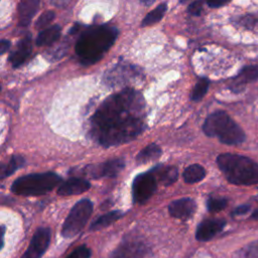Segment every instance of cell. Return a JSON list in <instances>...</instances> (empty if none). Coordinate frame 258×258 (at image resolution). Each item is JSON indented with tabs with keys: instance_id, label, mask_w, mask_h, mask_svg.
<instances>
[{
	"instance_id": "cell-1",
	"label": "cell",
	"mask_w": 258,
	"mask_h": 258,
	"mask_svg": "<svg viewBox=\"0 0 258 258\" xmlns=\"http://www.w3.org/2000/svg\"><path fill=\"white\" fill-rule=\"evenodd\" d=\"M145 103L133 89L109 97L90 120V135L104 147L135 139L145 129Z\"/></svg>"
},
{
	"instance_id": "cell-2",
	"label": "cell",
	"mask_w": 258,
	"mask_h": 258,
	"mask_svg": "<svg viewBox=\"0 0 258 258\" xmlns=\"http://www.w3.org/2000/svg\"><path fill=\"white\" fill-rule=\"evenodd\" d=\"M118 36V29L113 26L100 25L87 29L76 43V53L80 62L90 66L98 61L113 45Z\"/></svg>"
},
{
	"instance_id": "cell-3",
	"label": "cell",
	"mask_w": 258,
	"mask_h": 258,
	"mask_svg": "<svg viewBox=\"0 0 258 258\" xmlns=\"http://www.w3.org/2000/svg\"><path fill=\"white\" fill-rule=\"evenodd\" d=\"M217 164L227 180L233 184L252 185L258 183V163L247 156L223 153L217 157Z\"/></svg>"
},
{
	"instance_id": "cell-4",
	"label": "cell",
	"mask_w": 258,
	"mask_h": 258,
	"mask_svg": "<svg viewBox=\"0 0 258 258\" xmlns=\"http://www.w3.org/2000/svg\"><path fill=\"white\" fill-rule=\"evenodd\" d=\"M203 131L209 137H217L227 145H238L245 141L243 129L224 111L210 114L204 122Z\"/></svg>"
},
{
	"instance_id": "cell-5",
	"label": "cell",
	"mask_w": 258,
	"mask_h": 258,
	"mask_svg": "<svg viewBox=\"0 0 258 258\" xmlns=\"http://www.w3.org/2000/svg\"><path fill=\"white\" fill-rule=\"evenodd\" d=\"M60 182L61 177L54 172L30 173L16 178L11 185V191L24 197L41 196L52 190Z\"/></svg>"
},
{
	"instance_id": "cell-6",
	"label": "cell",
	"mask_w": 258,
	"mask_h": 258,
	"mask_svg": "<svg viewBox=\"0 0 258 258\" xmlns=\"http://www.w3.org/2000/svg\"><path fill=\"white\" fill-rule=\"evenodd\" d=\"M93 212V203L89 199H83L76 203L64 220L61 228L63 238L77 236L86 226Z\"/></svg>"
},
{
	"instance_id": "cell-7",
	"label": "cell",
	"mask_w": 258,
	"mask_h": 258,
	"mask_svg": "<svg viewBox=\"0 0 258 258\" xmlns=\"http://www.w3.org/2000/svg\"><path fill=\"white\" fill-rule=\"evenodd\" d=\"M157 182L158 180L152 169L136 175L132 183L133 202L139 205L146 203L155 192Z\"/></svg>"
},
{
	"instance_id": "cell-8",
	"label": "cell",
	"mask_w": 258,
	"mask_h": 258,
	"mask_svg": "<svg viewBox=\"0 0 258 258\" xmlns=\"http://www.w3.org/2000/svg\"><path fill=\"white\" fill-rule=\"evenodd\" d=\"M148 251L145 242L138 238L128 237L119 244L109 258H145Z\"/></svg>"
},
{
	"instance_id": "cell-9",
	"label": "cell",
	"mask_w": 258,
	"mask_h": 258,
	"mask_svg": "<svg viewBox=\"0 0 258 258\" xmlns=\"http://www.w3.org/2000/svg\"><path fill=\"white\" fill-rule=\"evenodd\" d=\"M50 238V229L39 227L33 234L30 244L21 258H41L49 246Z\"/></svg>"
},
{
	"instance_id": "cell-10",
	"label": "cell",
	"mask_w": 258,
	"mask_h": 258,
	"mask_svg": "<svg viewBox=\"0 0 258 258\" xmlns=\"http://www.w3.org/2000/svg\"><path fill=\"white\" fill-rule=\"evenodd\" d=\"M125 162L122 158H114L108 161L89 165L84 169V172L93 177H115L124 168Z\"/></svg>"
},
{
	"instance_id": "cell-11",
	"label": "cell",
	"mask_w": 258,
	"mask_h": 258,
	"mask_svg": "<svg viewBox=\"0 0 258 258\" xmlns=\"http://www.w3.org/2000/svg\"><path fill=\"white\" fill-rule=\"evenodd\" d=\"M226 226L224 219H207L201 222L196 230V239L206 242L213 239Z\"/></svg>"
},
{
	"instance_id": "cell-12",
	"label": "cell",
	"mask_w": 258,
	"mask_h": 258,
	"mask_svg": "<svg viewBox=\"0 0 258 258\" xmlns=\"http://www.w3.org/2000/svg\"><path fill=\"white\" fill-rule=\"evenodd\" d=\"M196 202L189 198H182L172 201L168 206V213L171 217L179 220L189 219L196 212Z\"/></svg>"
},
{
	"instance_id": "cell-13",
	"label": "cell",
	"mask_w": 258,
	"mask_h": 258,
	"mask_svg": "<svg viewBox=\"0 0 258 258\" xmlns=\"http://www.w3.org/2000/svg\"><path fill=\"white\" fill-rule=\"evenodd\" d=\"M256 80H258V66H246L232 79L229 88L234 93H240L247 84L253 83Z\"/></svg>"
},
{
	"instance_id": "cell-14",
	"label": "cell",
	"mask_w": 258,
	"mask_h": 258,
	"mask_svg": "<svg viewBox=\"0 0 258 258\" xmlns=\"http://www.w3.org/2000/svg\"><path fill=\"white\" fill-rule=\"evenodd\" d=\"M137 76V71L135 69H131L130 66H122L119 64L114 69L108 71L106 75H104V81L107 85L117 86L119 84L125 83L130 79L135 78Z\"/></svg>"
},
{
	"instance_id": "cell-15",
	"label": "cell",
	"mask_w": 258,
	"mask_h": 258,
	"mask_svg": "<svg viewBox=\"0 0 258 258\" xmlns=\"http://www.w3.org/2000/svg\"><path fill=\"white\" fill-rule=\"evenodd\" d=\"M90 187L91 184L87 179L81 177H70L58 186L57 194L59 196L79 195L85 192Z\"/></svg>"
},
{
	"instance_id": "cell-16",
	"label": "cell",
	"mask_w": 258,
	"mask_h": 258,
	"mask_svg": "<svg viewBox=\"0 0 258 258\" xmlns=\"http://www.w3.org/2000/svg\"><path fill=\"white\" fill-rule=\"evenodd\" d=\"M31 37L28 35L26 37H23L17 44L16 49L10 54L9 61L11 62L13 68H18L21 66L27 57L31 53Z\"/></svg>"
},
{
	"instance_id": "cell-17",
	"label": "cell",
	"mask_w": 258,
	"mask_h": 258,
	"mask_svg": "<svg viewBox=\"0 0 258 258\" xmlns=\"http://www.w3.org/2000/svg\"><path fill=\"white\" fill-rule=\"evenodd\" d=\"M39 7V0H22L18 5L19 25L27 26Z\"/></svg>"
},
{
	"instance_id": "cell-18",
	"label": "cell",
	"mask_w": 258,
	"mask_h": 258,
	"mask_svg": "<svg viewBox=\"0 0 258 258\" xmlns=\"http://www.w3.org/2000/svg\"><path fill=\"white\" fill-rule=\"evenodd\" d=\"M157 180L163 185H170L172 184L178 177V169L175 166H163L158 165L152 168Z\"/></svg>"
},
{
	"instance_id": "cell-19",
	"label": "cell",
	"mask_w": 258,
	"mask_h": 258,
	"mask_svg": "<svg viewBox=\"0 0 258 258\" xmlns=\"http://www.w3.org/2000/svg\"><path fill=\"white\" fill-rule=\"evenodd\" d=\"M122 215L123 214L120 211H112V212L106 213L91 224L90 231H98L103 228H106L111 224L115 223L116 221H118L122 217Z\"/></svg>"
},
{
	"instance_id": "cell-20",
	"label": "cell",
	"mask_w": 258,
	"mask_h": 258,
	"mask_svg": "<svg viewBox=\"0 0 258 258\" xmlns=\"http://www.w3.org/2000/svg\"><path fill=\"white\" fill-rule=\"evenodd\" d=\"M60 35V27L58 25H52L39 32L36 38L37 45H49L58 39Z\"/></svg>"
},
{
	"instance_id": "cell-21",
	"label": "cell",
	"mask_w": 258,
	"mask_h": 258,
	"mask_svg": "<svg viewBox=\"0 0 258 258\" xmlns=\"http://www.w3.org/2000/svg\"><path fill=\"white\" fill-rule=\"evenodd\" d=\"M162 151L161 148L157 144H149L146 147H144L136 156V161L138 163H145L149 162L151 160H154L158 158L161 155Z\"/></svg>"
},
{
	"instance_id": "cell-22",
	"label": "cell",
	"mask_w": 258,
	"mask_h": 258,
	"mask_svg": "<svg viewBox=\"0 0 258 258\" xmlns=\"http://www.w3.org/2000/svg\"><path fill=\"white\" fill-rule=\"evenodd\" d=\"M206 176L205 168L200 164H190L183 171V179L186 183H196Z\"/></svg>"
},
{
	"instance_id": "cell-23",
	"label": "cell",
	"mask_w": 258,
	"mask_h": 258,
	"mask_svg": "<svg viewBox=\"0 0 258 258\" xmlns=\"http://www.w3.org/2000/svg\"><path fill=\"white\" fill-rule=\"evenodd\" d=\"M25 163V160L22 156L20 155H14L10 158V160L5 164L2 165V169H1V177L5 178L9 175H11L12 173H14L18 168H20L21 166H23V164Z\"/></svg>"
},
{
	"instance_id": "cell-24",
	"label": "cell",
	"mask_w": 258,
	"mask_h": 258,
	"mask_svg": "<svg viewBox=\"0 0 258 258\" xmlns=\"http://www.w3.org/2000/svg\"><path fill=\"white\" fill-rule=\"evenodd\" d=\"M166 9H167V5L166 3H162L160 5H158L155 9H153L152 11H150L145 17L144 19L142 20V23L141 25L142 26H147V25H151L153 23H156L157 21H159L164 13L166 12Z\"/></svg>"
},
{
	"instance_id": "cell-25",
	"label": "cell",
	"mask_w": 258,
	"mask_h": 258,
	"mask_svg": "<svg viewBox=\"0 0 258 258\" xmlns=\"http://www.w3.org/2000/svg\"><path fill=\"white\" fill-rule=\"evenodd\" d=\"M233 258H258V240L250 242L245 247L238 250Z\"/></svg>"
},
{
	"instance_id": "cell-26",
	"label": "cell",
	"mask_w": 258,
	"mask_h": 258,
	"mask_svg": "<svg viewBox=\"0 0 258 258\" xmlns=\"http://www.w3.org/2000/svg\"><path fill=\"white\" fill-rule=\"evenodd\" d=\"M210 86V81L208 78H201L198 83L196 84L192 92H191V96L190 99L192 101H200L207 93L208 89Z\"/></svg>"
},
{
	"instance_id": "cell-27",
	"label": "cell",
	"mask_w": 258,
	"mask_h": 258,
	"mask_svg": "<svg viewBox=\"0 0 258 258\" xmlns=\"http://www.w3.org/2000/svg\"><path fill=\"white\" fill-rule=\"evenodd\" d=\"M228 205V200L224 198H209L207 201V209L210 213H217L224 210Z\"/></svg>"
},
{
	"instance_id": "cell-28",
	"label": "cell",
	"mask_w": 258,
	"mask_h": 258,
	"mask_svg": "<svg viewBox=\"0 0 258 258\" xmlns=\"http://www.w3.org/2000/svg\"><path fill=\"white\" fill-rule=\"evenodd\" d=\"M55 14L53 11H45L43 12L37 19L36 23H35V27L37 29H40V28H44L45 26H47L54 18Z\"/></svg>"
},
{
	"instance_id": "cell-29",
	"label": "cell",
	"mask_w": 258,
	"mask_h": 258,
	"mask_svg": "<svg viewBox=\"0 0 258 258\" xmlns=\"http://www.w3.org/2000/svg\"><path fill=\"white\" fill-rule=\"evenodd\" d=\"M91 249L86 245H81L77 247L67 258H90L91 257Z\"/></svg>"
},
{
	"instance_id": "cell-30",
	"label": "cell",
	"mask_w": 258,
	"mask_h": 258,
	"mask_svg": "<svg viewBox=\"0 0 258 258\" xmlns=\"http://www.w3.org/2000/svg\"><path fill=\"white\" fill-rule=\"evenodd\" d=\"M239 23L244 27H256L258 26V17L252 14L245 15L242 18H240Z\"/></svg>"
},
{
	"instance_id": "cell-31",
	"label": "cell",
	"mask_w": 258,
	"mask_h": 258,
	"mask_svg": "<svg viewBox=\"0 0 258 258\" xmlns=\"http://www.w3.org/2000/svg\"><path fill=\"white\" fill-rule=\"evenodd\" d=\"M203 10V0H196L187 7V12L191 15H200Z\"/></svg>"
},
{
	"instance_id": "cell-32",
	"label": "cell",
	"mask_w": 258,
	"mask_h": 258,
	"mask_svg": "<svg viewBox=\"0 0 258 258\" xmlns=\"http://www.w3.org/2000/svg\"><path fill=\"white\" fill-rule=\"evenodd\" d=\"M251 207L250 205H242V206H239L237 208H235L232 212V216L235 217V216H241V215H245L246 213H248L250 211Z\"/></svg>"
},
{
	"instance_id": "cell-33",
	"label": "cell",
	"mask_w": 258,
	"mask_h": 258,
	"mask_svg": "<svg viewBox=\"0 0 258 258\" xmlns=\"http://www.w3.org/2000/svg\"><path fill=\"white\" fill-rule=\"evenodd\" d=\"M207 1V4L212 7V8H217V7H220V6H223L225 5L226 3H228L229 1L231 0H206Z\"/></svg>"
},
{
	"instance_id": "cell-34",
	"label": "cell",
	"mask_w": 258,
	"mask_h": 258,
	"mask_svg": "<svg viewBox=\"0 0 258 258\" xmlns=\"http://www.w3.org/2000/svg\"><path fill=\"white\" fill-rule=\"evenodd\" d=\"M9 46H10V41L5 40V39L1 40V42H0V52L4 53L9 48Z\"/></svg>"
},
{
	"instance_id": "cell-35",
	"label": "cell",
	"mask_w": 258,
	"mask_h": 258,
	"mask_svg": "<svg viewBox=\"0 0 258 258\" xmlns=\"http://www.w3.org/2000/svg\"><path fill=\"white\" fill-rule=\"evenodd\" d=\"M251 218H252V219H254V220H258V208H257V209L252 213Z\"/></svg>"
},
{
	"instance_id": "cell-36",
	"label": "cell",
	"mask_w": 258,
	"mask_h": 258,
	"mask_svg": "<svg viewBox=\"0 0 258 258\" xmlns=\"http://www.w3.org/2000/svg\"><path fill=\"white\" fill-rule=\"evenodd\" d=\"M143 4H145V5H151V4H153V2L155 1V0H140Z\"/></svg>"
}]
</instances>
